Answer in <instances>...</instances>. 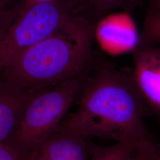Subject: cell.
Wrapping results in <instances>:
<instances>
[{"label":"cell","instance_id":"cell-4","mask_svg":"<svg viewBox=\"0 0 160 160\" xmlns=\"http://www.w3.org/2000/svg\"><path fill=\"white\" fill-rule=\"evenodd\" d=\"M86 79L52 86L34 94L8 142L22 157L57 131Z\"/></svg>","mask_w":160,"mask_h":160},{"label":"cell","instance_id":"cell-1","mask_svg":"<svg viewBox=\"0 0 160 160\" xmlns=\"http://www.w3.org/2000/svg\"><path fill=\"white\" fill-rule=\"evenodd\" d=\"M78 95V108L59 128L116 142L148 140L143 121L147 100L133 74L97 57Z\"/></svg>","mask_w":160,"mask_h":160},{"label":"cell","instance_id":"cell-10","mask_svg":"<svg viewBox=\"0 0 160 160\" xmlns=\"http://www.w3.org/2000/svg\"><path fill=\"white\" fill-rule=\"evenodd\" d=\"M137 44L160 46V12L149 8Z\"/></svg>","mask_w":160,"mask_h":160},{"label":"cell","instance_id":"cell-12","mask_svg":"<svg viewBox=\"0 0 160 160\" xmlns=\"http://www.w3.org/2000/svg\"><path fill=\"white\" fill-rule=\"evenodd\" d=\"M21 157L17 149L11 143H0V160H20Z\"/></svg>","mask_w":160,"mask_h":160},{"label":"cell","instance_id":"cell-11","mask_svg":"<svg viewBox=\"0 0 160 160\" xmlns=\"http://www.w3.org/2000/svg\"><path fill=\"white\" fill-rule=\"evenodd\" d=\"M131 160H160V150L150 140L141 141Z\"/></svg>","mask_w":160,"mask_h":160},{"label":"cell","instance_id":"cell-2","mask_svg":"<svg viewBox=\"0 0 160 160\" xmlns=\"http://www.w3.org/2000/svg\"><path fill=\"white\" fill-rule=\"evenodd\" d=\"M96 25L69 20L55 33L12 58L0 70V82L36 93L52 86L84 80L95 63Z\"/></svg>","mask_w":160,"mask_h":160},{"label":"cell","instance_id":"cell-9","mask_svg":"<svg viewBox=\"0 0 160 160\" xmlns=\"http://www.w3.org/2000/svg\"><path fill=\"white\" fill-rule=\"evenodd\" d=\"M140 142L125 140L108 146H97L92 160H131Z\"/></svg>","mask_w":160,"mask_h":160},{"label":"cell","instance_id":"cell-8","mask_svg":"<svg viewBox=\"0 0 160 160\" xmlns=\"http://www.w3.org/2000/svg\"><path fill=\"white\" fill-rule=\"evenodd\" d=\"M72 17L81 22L97 26L110 12L119 9L129 12L142 0H65Z\"/></svg>","mask_w":160,"mask_h":160},{"label":"cell","instance_id":"cell-5","mask_svg":"<svg viewBox=\"0 0 160 160\" xmlns=\"http://www.w3.org/2000/svg\"><path fill=\"white\" fill-rule=\"evenodd\" d=\"M97 147L90 138L59 128L36 150L38 160H92Z\"/></svg>","mask_w":160,"mask_h":160},{"label":"cell","instance_id":"cell-3","mask_svg":"<svg viewBox=\"0 0 160 160\" xmlns=\"http://www.w3.org/2000/svg\"><path fill=\"white\" fill-rule=\"evenodd\" d=\"M73 18L65 0L23 1L0 12V70Z\"/></svg>","mask_w":160,"mask_h":160},{"label":"cell","instance_id":"cell-14","mask_svg":"<svg viewBox=\"0 0 160 160\" xmlns=\"http://www.w3.org/2000/svg\"><path fill=\"white\" fill-rule=\"evenodd\" d=\"M20 160H38L37 157L36 150L34 149L28 154L23 155L21 157Z\"/></svg>","mask_w":160,"mask_h":160},{"label":"cell","instance_id":"cell-6","mask_svg":"<svg viewBox=\"0 0 160 160\" xmlns=\"http://www.w3.org/2000/svg\"><path fill=\"white\" fill-rule=\"evenodd\" d=\"M133 75L147 102L160 108V46L137 44Z\"/></svg>","mask_w":160,"mask_h":160},{"label":"cell","instance_id":"cell-7","mask_svg":"<svg viewBox=\"0 0 160 160\" xmlns=\"http://www.w3.org/2000/svg\"><path fill=\"white\" fill-rule=\"evenodd\" d=\"M34 94L0 82V143L9 142L24 110Z\"/></svg>","mask_w":160,"mask_h":160},{"label":"cell","instance_id":"cell-13","mask_svg":"<svg viewBox=\"0 0 160 160\" xmlns=\"http://www.w3.org/2000/svg\"><path fill=\"white\" fill-rule=\"evenodd\" d=\"M14 4V0H0V12H4Z\"/></svg>","mask_w":160,"mask_h":160},{"label":"cell","instance_id":"cell-15","mask_svg":"<svg viewBox=\"0 0 160 160\" xmlns=\"http://www.w3.org/2000/svg\"><path fill=\"white\" fill-rule=\"evenodd\" d=\"M149 1L151 4L150 8L160 12V0H149Z\"/></svg>","mask_w":160,"mask_h":160},{"label":"cell","instance_id":"cell-16","mask_svg":"<svg viewBox=\"0 0 160 160\" xmlns=\"http://www.w3.org/2000/svg\"><path fill=\"white\" fill-rule=\"evenodd\" d=\"M28 2H46V1H50L52 0H23Z\"/></svg>","mask_w":160,"mask_h":160}]
</instances>
